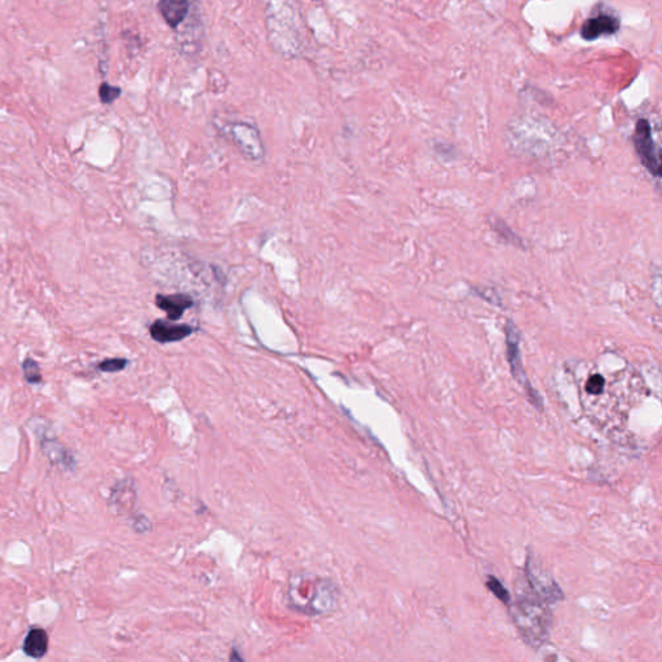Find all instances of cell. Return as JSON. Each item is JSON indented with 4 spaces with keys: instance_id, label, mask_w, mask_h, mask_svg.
Wrapping results in <instances>:
<instances>
[{
    "instance_id": "1",
    "label": "cell",
    "mask_w": 662,
    "mask_h": 662,
    "mask_svg": "<svg viewBox=\"0 0 662 662\" xmlns=\"http://www.w3.org/2000/svg\"><path fill=\"white\" fill-rule=\"evenodd\" d=\"M526 582L529 585V594L523 595L515 604L514 620L520 632L529 643H542L548 638V624L551 620L548 604L556 601L560 596V589L554 585L538 584L536 577L526 572Z\"/></svg>"
},
{
    "instance_id": "2",
    "label": "cell",
    "mask_w": 662,
    "mask_h": 662,
    "mask_svg": "<svg viewBox=\"0 0 662 662\" xmlns=\"http://www.w3.org/2000/svg\"><path fill=\"white\" fill-rule=\"evenodd\" d=\"M289 599L292 608L305 615H326L336 607L339 590L330 579L302 574L291 579Z\"/></svg>"
},
{
    "instance_id": "3",
    "label": "cell",
    "mask_w": 662,
    "mask_h": 662,
    "mask_svg": "<svg viewBox=\"0 0 662 662\" xmlns=\"http://www.w3.org/2000/svg\"><path fill=\"white\" fill-rule=\"evenodd\" d=\"M221 135L228 138L247 160L260 162L266 155V148L256 126L244 121L221 122L216 124Z\"/></svg>"
},
{
    "instance_id": "4",
    "label": "cell",
    "mask_w": 662,
    "mask_h": 662,
    "mask_svg": "<svg viewBox=\"0 0 662 662\" xmlns=\"http://www.w3.org/2000/svg\"><path fill=\"white\" fill-rule=\"evenodd\" d=\"M634 144L639 155L642 163L652 175H661V157L658 148H656L652 137L651 126L646 119H639L635 127L634 135Z\"/></svg>"
},
{
    "instance_id": "5",
    "label": "cell",
    "mask_w": 662,
    "mask_h": 662,
    "mask_svg": "<svg viewBox=\"0 0 662 662\" xmlns=\"http://www.w3.org/2000/svg\"><path fill=\"white\" fill-rule=\"evenodd\" d=\"M506 343H507V358H509L512 373L515 375V378L519 382H521V384L529 391V396L533 401L540 406V396L533 391L532 387L529 386V382L526 381V373L521 365V356H520V344H519L520 335L512 321H507L506 324Z\"/></svg>"
},
{
    "instance_id": "6",
    "label": "cell",
    "mask_w": 662,
    "mask_h": 662,
    "mask_svg": "<svg viewBox=\"0 0 662 662\" xmlns=\"http://www.w3.org/2000/svg\"><path fill=\"white\" fill-rule=\"evenodd\" d=\"M620 26L621 23L617 17L601 13L591 18H587L581 28V37L585 40L593 42L601 37L616 34L617 31L620 30Z\"/></svg>"
},
{
    "instance_id": "7",
    "label": "cell",
    "mask_w": 662,
    "mask_h": 662,
    "mask_svg": "<svg viewBox=\"0 0 662 662\" xmlns=\"http://www.w3.org/2000/svg\"><path fill=\"white\" fill-rule=\"evenodd\" d=\"M194 333V328L188 324H174L172 321L157 320L150 326V335L160 344L183 341Z\"/></svg>"
},
{
    "instance_id": "8",
    "label": "cell",
    "mask_w": 662,
    "mask_h": 662,
    "mask_svg": "<svg viewBox=\"0 0 662 662\" xmlns=\"http://www.w3.org/2000/svg\"><path fill=\"white\" fill-rule=\"evenodd\" d=\"M193 297L188 294H158L155 297V305L160 309L167 313L168 319L171 321L180 320L184 313L193 307Z\"/></svg>"
},
{
    "instance_id": "9",
    "label": "cell",
    "mask_w": 662,
    "mask_h": 662,
    "mask_svg": "<svg viewBox=\"0 0 662 662\" xmlns=\"http://www.w3.org/2000/svg\"><path fill=\"white\" fill-rule=\"evenodd\" d=\"M158 9L168 26L176 29L189 13L191 3L189 0H160Z\"/></svg>"
},
{
    "instance_id": "10",
    "label": "cell",
    "mask_w": 662,
    "mask_h": 662,
    "mask_svg": "<svg viewBox=\"0 0 662 662\" xmlns=\"http://www.w3.org/2000/svg\"><path fill=\"white\" fill-rule=\"evenodd\" d=\"M23 654L32 658L45 657L48 651V635L45 629L34 627L23 640Z\"/></svg>"
},
{
    "instance_id": "11",
    "label": "cell",
    "mask_w": 662,
    "mask_h": 662,
    "mask_svg": "<svg viewBox=\"0 0 662 662\" xmlns=\"http://www.w3.org/2000/svg\"><path fill=\"white\" fill-rule=\"evenodd\" d=\"M23 375L26 381L31 384H38L42 382V374H40V367H39L37 361L32 358H26L23 364Z\"/></svg>"
},
{
    "instance_id": "12",
    "label": "cell",
    "mask_w": 662,
    "mask_h": 662,
    "mask_svg": "<svg viewBox=\"0 0 662 662\" xmlns=\"http://www.w3.org/2000/svg\"><path fill=\"white\" fill-rule=\"evenodd\" d=\"M487 586L500 601H503L504 604H510V594L498 579H495V577H489L487 581Z\"/></svg>"
},
{
    "instance_id": "13",
    "label": "cell",
    "mask_w": 662,
    "mask_h": 662,
    "mask_svg": "<svg viewBox=\"0 0 662 662\" xmlns=\"http://www.w3.org/2000/svg\"><path fill=\"white\" fill-rule=\"evenodd\" d=\"M129 364L126 358H109L99 364V370L105 373H117L121 372Z\"/></svg>"
},
{
    "instance_id": "14",
    "label": "cell",
    "mask_w": 662,
    "mask_h": 662,
    "mask_svg": "<svg viewBox=\"0 0 662 662\" xmlns=\"http://www.w3.org/2000/svg\"><path fill=\"white\" fill-rule=\"evenodd\" d=\"M121 96V88L109 84H102L100 88V97L104 104H110Z\"/></svg>"
},
{
    "instance_id": "15",
    "label": "cell",
    "mask_w": 662,
    "mask_h": 662,
    "mask_svg": "<svg viewBox=\"0 0 662 662\" xmlns=\"http://www.w3.org/2000/svg\"><path fill=\"white\" fill-rule=\"evenodd\" d=\"M604 383H605L604 378L599 374H595V375L589 378L586 383V391L590 395H599L604 389Z\"/></svg>"
}]
</instances>
